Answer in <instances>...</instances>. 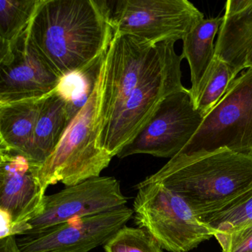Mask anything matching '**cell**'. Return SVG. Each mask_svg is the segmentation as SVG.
I'll list each match as a JSON object with an SVG mask.
<instances>
[{
    "label": "cell",
    "instance_id": "obj_1",
    "mask_svg": "<svg viewBox=\"0 0 252 252\" xmlns=\"http://www.w3.org/2000/svg\"><path fill=\"white\" fill-rule=\"evenodd\" d=\"M29 32L62 78L87 71L101 60L113 37L110 1L41 0Z\"/></svg>",
    "mask_w": 252,
    "mask_h": 252
},
{
    "label": "cell",
    "instance_id": "obj_2",
    "mask_svg": "<svg viewBox=\"0 0 252 252\" xmlns=\"http://www.w3.org/2000/svg\"><path fill=\"white\" fill-rule=\"evenodd\" d=\"M145 182H158L182 197L196 216L210 213L252 184V156L227 149L174 157Z\"/></svg>",
    "mask_w": 252,
    "mask_h": 252
},
{
    "label": "cell",
    "instance_id": "obj_3",
    "mask_svg": "<svg viewBox=\"0 0 252 252\" xmlns=\"http://www.w3.org/2000/svg\"><path fill=\"white\" fill-rule=\"evenodd\" d=\"M105 55L106 53L86 104L73 118L52 155L35 169V175L45 191L59 182L71 187L99 177L113 159L99 145Z\"/></svg>",
    "mask_w": 252,
    "mask_h": 252
},
{
    "label": "cell",
    "instance_id": "obj_4",
    "mask_svg": "<svg viewBox=\"0 0 252 252\" xmlns=\"http://www.w3.org/2000/svg\"><path fill=\"white\" fill-rule=\"evenodd\" d=\"M175 42L167 40L156 45L151 63L136 88L101 132L100 147L112 157L138 135L167 95L184 88L181 82L184 58L176 54Z\"/></svg>",
    "mask_w": 252,
    "mask_h": 252
},
{
    "label": "cell",
    "instance_id": "obj_5",
    "mask_svg": "<svg viewBox=\"0 0 252 252\" xmlns=\"http://www.w3.org/2000/svg\"><path fill=\"white\" fill-rule=\"evenodd\" d=\"M134 219L169 252H188L214 237L191 208L176 193L158 182L135 186Z\"/></svg>",
    "mask_w": 252,
    "mask_h": 252
},
{
    "label": "cell",
    "instance_id": "obj_6",
    "mask_svg": "<svg viewBox=\"0 0 252 252\" xmlns=\"http://www.w3.org/2000/svg\"><path fill=\"white\" fill-rule=\"evenodd\" d=\"M222 149L252 156V68L233 81L191 141L175 157H191Z\"/></svg>",
    "mask_w": 252,
    "mask_h": 252
},
{
    "label": "cell",
    "instance_id": "obj_7",
    "mask_svg": "<svg viewBox=\"0 0 252 252\" xmlns=\"http://www.w3.org/2000/svg\"><path fill=\"white\" fill-rule=\"evenodd\" d=\"M113 34L136 36L152 45L183 40L204 19L188 0L110 1Z\"/></svg>",
    "mask_w": 252,
    "mask_h": 252
},
{
    "label": "cell",
    "instance_id": "obj_8",
    "mask_svg": "<svg viewBox=\"0 0 252 252\" xmlns=\"http://www.w3.org/2000/svg\"><path fill=\"white\" fill-rule=\"evenodd\" d=\"M203 119L189 90L175 91L161 101L147 125L117 156L147 154L172 159L191 141Z\"/></svg>",
    "mask_w": 252,
    "mask_h": 252
},
{
    "label": "cell",
    "instance_id": "obj_9",
    "mask_svg": "<svg viewBox=\"0 0 252 252\" xmlns=\"http://www.w3.org/2000/svg\"><path fill=\"white\" fill-rule=\"evenodd\" d=\"M127 201L120 182L114 177L90 178L45 195L40 212L29 221L23 235L35 234L74 218L109 212L126 206Z\"/></svg>",
    "mask_w": 252,
    "mask_h": 252
},
{
    "label": "cell",
    "instance_id": "obj_10",
    "mask_svg": "<svg viewBox=\"0 0 252 252\" xmlns=\"http://www.w3.org/2000/svg\"><path fill=\"white\" fill-rule=\"evenodd\" d=\"M133 215V209L123 206L23 235L17 243L21 252H90L105 244Z\"/></svg>",
    "mask_w": 252,
    "mask_h": 252
},
{
    "label": "cell",
    "instance_id": "obj_11",
    "mask_svg": "<svg viewBox=\"0 0 252 252\" xmlns=\"http://www.w3.org/2000/svg\"><path fill=\"white\" fill-rule=\"evenodd\" d=\"M156 45L131 35L113 34L105 55L101 132L136 88L151 63Z\"/></svg>",
    "mask_w": 252,
    "mask_h": 252
},
{
    "label": "cell",
    "instance_id": "obj_12",
    "mask_svg": "<svg viewBox=\"0 0 252 252\" xmlns=\"http://www.w3.org/2000/svg\"><path fill=\"white\" fill-rule=\"evenodd\" d=\"M62 79L32 42L29 27L0 62V104L47 96Z\"/></svg>",
    "mask_w": 252,
    "mask_h": 252
},
{
    "label": "cell",
    "instance_id": "obj_13",
    "mask_svg": "<svg viewBox=\"0 0 252 252\" xmlns=\"http://www.w3.org/2000/svg\"><path fill=\"white\" fill-rule=\"evenodd\" d=\"M26 157L0 147V212L8 215L12 235H23L40 212L45 191Z\"/></svg>",
    "mask_w": 252,
    "mask_h": 252
},
{
    "label": "cell",
    "instance_id": "obj_14",
    "mask_svg": "<svg viewBox=\"0 0 252 252\" xmlns=\"http://www.w3.org/2000/svg\"><path fill=\"white\" fill-rule=\"evenodd\" d=\"M252 52V0H228L215 45V57L238 74Z\"/></svg>",
    "mask_w": 252,
    "mask_h": 252
},
{
    "label": "cell",
    "instance_id": "obj_15",
    "mask_svg": "<svg viewBox=\"0 0 252 252\" xmlns=\"http://www.w3.org/2000/svg\"><path fill=\"white\" fill-rule=\"evenodd\" d=\"M77 113L58 88L47 97L33 134L31 158L33 165L39 167L52 155Z\"/></svg>",
    "mask_w": 252,
    "mask_h": 252
},
{
    "label": "cell",
    "instance_id": "obj_16",
    "mask_svg": "<svg viewBox=\"0 0 252 252\" xmlns=\"http://www.w3.org/2000/svg\"><path fill=\"white\" fill-rule=\"evenodd\" d=\"M48 95L0 104V147L16 152L31 162L35 128Z\"/></svg>",
    "mask_w": 252,
    "mask_h": 252
},
{
    "label": "cell",
    "instance_id": "obj_17",
    "mask_svg": "<svg viewBox=\"0 0 252 252\" xmlns=\"http://www.w3.org/2000/svg\"><path fill=\"white\" fill-rule=\"evenodd\" d=\"M223 21V17L203 19L183 39V58L187 59L191 72L189 89L194 104L197 102L205 79L215 58L214 39Z\"/></svg>",
    "mask_w": 252,
    "mask_h": 252
},
{
    "label": "cell",
    "instance_id": "obj_18",
    "mask_svg": "<svg viewBox=\"0 0 252 252\" xmlns=\"http://www.w3.org/2000/svg\"><path fill=\"white\" fill-rule=\"evenodd\" d=\"M41 0H0V62L30 26Z\"/></svg>",
    "mask_w": 252,
    "mask_h": 252
},
{
    "label": "cell",
    "instance_id": "obj_19",
    "mask_svg": "<svg viewBox=\"0 0 252 252\" xmlns=\"http://www.w3.org/2000/svg\"><path fill=\"white\" fill-rule=\"evenodd\" d=\"M197 218L214 235L231 234L252 226V184L219 209Z\"/></svg>",
    "mask_w": 252,
    "mask_h": 252
},
{
    "label": "cell",
    "instance_id": "obj_20",
    "mask_svg": "<svg viewBox=\"0 0 252 252\" xmlns=\"http://www.w3.org/2000/svg\"><path fill=\"white\" fill-rule=\"evenodd\" d=\"M237 76L229 64L215 57L194 104L196 110L205 117L222 99Z\"/></svg>",
    "mask_w": 252,
    "mask_h": 252
},
{
    "label": "cell",
    "instance_id": "obj_21",
    "mask_svg": "<svg viewBox=\"0 0 252 252\" xmlns=\"http://www.w3.org/2000/svg\"><path fill=\"white\" fill-rule=\"evenodd\" d=\"M104 249L106 252H162L163 249L145 228L126 225L104 245Z\"/></svg>",
    "mask_w": 252,
    "mask_h": 252
},
{
    "label": "cell",
    "instance_id": "obj_22",
    "mask_svg": "<svg viewBox=\"0 0 252 252\" xmlns=\"http://www.w3.org/2000/svg\"><path fill=\"white\" fill-rule=\"evenodd\" d=\"M222 252H252V226L231 234H215Z\"/></svg>",
    "mask_w": 252,
    "mask_h": 252
},
{
    "label": "cell",
    "instance_id": "obj_23",
    "mask_svg": "<svg viewBox=\"0 0 252 252\" xmlns=\"http://www.w3.org/2000/svg\"><path fill=\"white\" fill-rule=\"evenodd\" d=\"M0 252H21L16 235L0 237Z\"/></svg>",
    "mask_w": 252,
    "mask_h": 252
},
{
    "label": "cell",
    "instance_id": "obj_24",
    "mask_svg": "<svg viewBox=\"0 0 252 252\" xmlns=\"http://www.w3.org/2000/svg\"><path fill=\"white\" fill-rule=\"evenodd\" d=\"M246 68H252V52L248 56L247 58L245 60L244 64H243V70Z\"/></svg>",
    "mask_w": 252,
    "mask_h": 252
}]
</instances>
